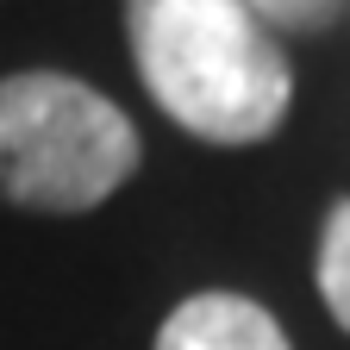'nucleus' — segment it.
Here are the masks:
<instances>
[{"mask_svg": "<svg viewBox=\"0 0 350 350\" xmlns=\"http://www.w3.org/2000/svg\"><path fill=\"white\" fill-rule=\"evenodd\" d=\"M319 294L332 306V319L350 332V200H338L325 213V232H319Z\"/></svg>", "mask_w": 350, "mask_h": 350, "instance_id": "obj_4", "label": "nucleus"}, {"mask_svg": "<svg viewBox=\"0 0 350 350\" xmlns=\"http://www.w3.org/2000/svg\"><path fill=\"white\" fill-rule=\"evenodd\" d=\"M244 7L262 25H282V31H325L332 19L350 13V0H244Z\"/></svg>", "mask_w": 350, "mask_h": 350, "instance_id": "obj_5", "label": "nucleus"}, {"mask_svg": "<svg viewBox=\"0 0 350 350\" xmlns=\"http://www.w3.org/2000/svg\"><path fill=\"white\" fill-rule=\"evenodd\" d=\"M144 94L206 144H262L288 119L294 69L244 0H125Z\"/></svg>", "mask_w": 350, "mask_h": 350, "instance_id": "obj_1", "label": "nucleus"}, {"mask_svg": "<svg viewBox=\"0 0 350 350\" xmlns=\"http://www.w3.org/2000/svg\"><path fill=\"white\" fill-rule=\"evenodd\" d=\"M157 350H294L269 306L244 294H194L157 332Z\"/></svg>", "mask_w": 350, "mask_h": 350, "instance_id": "obj_3", "label": "nucleus"}, {"mask_svg": "<svg viewBox=\"0 0 350 350\" xmlns=\"http://www.w3.org/2000/svg\"><path fill=\"white\" fill-rule=\"evenodd\" d=\"M138 125L81 75H0V200L25 213H94L138 175Z\"/></svg>", "mask_w": 350, "mask_h": 350, "instance_id": "obj_2", "label": "nucleus"}]
</instances>
